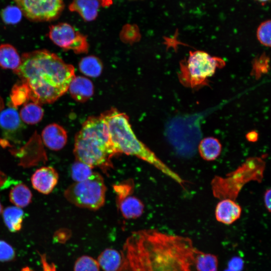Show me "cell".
Listing matches in <instances>:
<instances>
[{"label": "cell", "instance_id": "cell-1", "mask_svg": "<svg viewBox=\"0 0 271 271\" xmlns=\"http://www.w3.org/2000/svg\"><path fill=\"white\" fill-rule=\"evenodd\" d=\"M197 250L187 237L152 229L136 231L123 243L116 271H194Z\"/></svg>", "mask_w": 271, "mask_h": 271}, {"label": "cell", "instance_id": "cell-2", "mask_svg": "<svg viewBox=\"0 0 271 271\" xmlns=\"http://www.w3.org/2000/svg\"><path fill=\"white\" fill-rule=\"evenodd\" d=\"M14 72L29 92V98L40 104L52 103L68 89L75 76L74 67L47 50L24 53Z\"/></svg>", "mask_w": 271, "mask_h": 271}, {"label": "cell", "instance_id": "cell-3", "mask_svg": "<svg viewBox=\"0 0 271 271\" xmlns=\"http://www.w3.org/2000/svg\"><path fill=\"white\" fill-rule=\"evenodd\" d=\"M73 152L76 160L92 168L105 171L112 167L111 159L117 154L101 115L90 116L83 122L75 135Z\"/></svg>", "mask_w": 271, "mask_h": 271}, {"label": "cell", "instance_id": "cell-4", "mask_svg": "<svg viewBox=\"0 0 271 271\" xmlns=\"http://www.w3.org/2000/svg\"><path fill=\"white\" fill-rule=\"evenodd\" d=\"M101 115L107 124L111 141L117 154L135 156L154 166L180 184L184 183L177 174L137 137L125 113L112 108Z\"/></svg>", "mask_w": 271, "mask_h": 271}, {"label": "cell", "instance_id": "cell-5", "mask_svg": "<svg viewBox=\"0 0 271 271\" xmlns=\"http://www.w3.org/2000/svg\"><path fill=\"white\" fill-rule=\"evenodd\" d=\"M265 168L263 156L247 159L225 177L215 176L211 182L213 196L220 200H236L243 187L250 181L261 182Z\"/></svg>", "mask_w": 271, "mask_h": 271}, {"label": "cell", "instance_id": "cell-6", "mask_svg": "<svg viewBox=\"0 0 271 271\" xmlns=\"http://www.w3.org/2000/svg\"><path fill=\"white\" fill-rule=\"evenodd\" d=\"M106 191L103 178L99 173L93 172L87 179L69 186L64 196L77 207L96 210L103 206Z\"/></svg>", "mask_w": 271, "mask_h": 271}, {"label": "cell", "instance_id": "cell-7", "mask_svg": "<svg viewBox=\"0 0 271 271\" xmlns=\"http://www.w3.org/2000/svg\"><path fill=\"white\" fill-rule=\"evenodd\" d=\"M223 63L221 59L204 51L191 52L182 69L183 78L192 86L198 85L211 76Z\"/></svg>", "mask_w": 271, "mask_h": 271}, {"label": "cell", "instance_id": "cell-8", "mask_svg": "<svg viewBox=\"0 0 271 271\" xmlns=\"http://www.w3.org/2000/svg\"><path fill=\"white\" fill-rule=\"evenodd\" d=\"M23 15L34 22L56 20L64 9V0H14Z\"/></svg>", "mask_w": 271, "mask_h": 271}, {"label": "cell", "instance_id": "cell-9", "mask_svg": "<svg viewBox=\"0 0 271 271\" xmlns=\"http://www.w3.org/2000/svg\"><path fill=\"white\" fill-rule=\"evenodd\" d=\"M48 36L56 45L75 53H86L88 49L86 37L67 23H60L49 27Z\"/></svg>", "mask_w": 271, "mask_h": 271}, {"label": "cell", "instance_id": "cell-10", "mask_svg": "<svg viewBox=\"0 0 271 271\" xmlns=\"http://www.w3.org/2000/svg\"><path fill=\"white\" fill-rule=\"evenodd\" d=\"M133 188V184L131 180L113 186L118 210L122 216L127 219L140 217L144 210L142 202L132 195Z\"/></svg>", "mask_w": 271, "mask_h": 271}, {"label": "cell", "instance_id": "cell-11", "mask_svg": "<svg viewBox=\"0 0 271 271\" xmlns=\"http://www.w3.org/2000/svg\"><path fill=\"white\" fill-rule=\"evenodd\" d=\"M24 126L16 108L10 106L0 111V128L6 139L15 142H19Z\"/></svg>", "mask_w": 271, "mask_h": 271}, {"label": "cell", "instance_id": "cell-12", "mask_svg": "<svg viewBox=\"0 0 271 271\" xmlns=\"http://www.w3.org/2000/svg\"><path fill=\"white\" fill-rule=\"evenodd\" d=\"M59 180V175L54 168L42 167L36 170L31 181L34 189L39 192L48 195L51 193Z\"/></svg>", "mask_w": 271, "mask_h": 271}, {"label": "cell", "instance_id": "cell-13", "mask_svg": "<svg viewBox=\"0 0 271 271\" xmlns=\"http://www.w3.org/2000/svg\"><path fill=\"white\" fill-rule=\"evenodd\" d=\"M112 3V0H73L68 9L78 13L84 21L91 22L96 19L101 7H109Z\"/></svg>", "mask_w": 271, "mask_h": 271}, {"label": "cell", "instance_id": "cell-14", "mask_svg": "<svg viewBox=\"0 0 271 271\" xmlns=\"http://www.w3.org/2000/svg\"><path fill=\"white\" fill-rule=\"evenodd\" d=\"M42 138L48 148L57 151L65 147L68 137L66 130L62 126L53 123L47 125L43 129Z\"/></svg>", "mask_w": 271, "mask_h": 271}, {"label": "cell", "instance_id": "cell-15", "mask_svg": "<svg viewBox=\"0 0 271 271\" xmlns=\"http://www.w3.org/2000/svg\"><path fill=\"white\" fill-rule=\"evenodd\" d=\"M242 212L241 206L235 200L221 199L216 205L215 216L216 220L225 225H230L237 220Z\"/></svg>", "mask_w": 271, "mask_h": 271}, {"label": "cell", "instance_id": "cell-16", "mask_svg": "<svg viewBox=\"0 0 271 271\" xmlns=\"http://www.w3.org/2000/svg\"><path fill=\"white\" fill-rule=\"evenodd\" d=\"M68 90L72 97L80 102L89 99L93 94L94 87L89 79L78 76H75L71 81Z\"/></svg>", "mask_w": 271, "mask_h": 271}, {"label": "cell", "instance_id": "cell-17", "mask_svg": "<svg viewBox=\"0 0 271 271\" xmlns=\"http://www.w3.org/2000/svg\"><path fill=\"white\" fill-rule=\"evenodd\" d=\"M222 145L217 138L209 137L202 139L198 146V151L201 157L207 161L216 160L220 155Z\"/></svg>", "mask_w": 271, "mask_h": 271}, {"label": "cell", "instance_id": "cell-18", "mask_svg": "<svg viewBox=\"0 0 271 271\" xmlns=\"http://www.w3.org/2000/svg\"><path fill=\"white\" fill-rule=\"evenodd\" d=\"M21 57L16 49L9 44L0 45V67L5 69H17L20 65Z\"/></svg>", "mask_w": 271, "mask_h": 271}, {"label": "cell", "instance_id": "cell-19", "mask_svg": "<svg viewBox=\"0 0 271 271\" xmlns=\"http://www.w3.org/2000/svg\"><path fill=\"white\" fill-rule=\"evenodd\" d=\"M24 212L20 207L9 206L3 211L4 223L12 232L19 231L22 227Z\"/></svg>", "mask_w": 271, "mask_h": 271}, {"label": "cell", "instance_id": "cell-20", "mask_svg": "<svg viewBox=\"0 0 271 271\" xmlns=\"http://www.w3.org/2000/svg\"><path fill=\"white\" fill-rule=\"evenodd\" d=\"M104 271H116L121 262L120 253L112 248H106L101 252L97 260Z\"/></svg>", "mask_w": 271, "mask_h": 271}, {"label": "cell", "instance_id": "cell-21", "mask_svg": "<svg viewBox=\"0 0 271 271\" xmlns=\"http://www.w3.org/2000/svg\"><path fill=\"white\" fill-rule=\"evenodd\" d=\"M10 201L16 206L24 208L32 201V193L24 183H19L14 186L9 194Z\"/></svg>", "mask_w": 271, "mask_h": 271}, {"label": "cell", "instance_id": "cell-22", "mask_svg": "<svg viewBox=\"0 0 271 271\" xmlns=\"http://www.w3.org/2000/svg\"><path fill=\"white\" fill-rule=\"evenodd\" d=\"M23 122L28 124H35L43 118L44 110L41 104L33 102L24 104L19 113Z\"/></svg>", "mask_w": 271, "mask_h": 271}, {"label": "cell", "instance_id": "cell-23", "mask_svg": "<svg viewBox=\"0 0 271 271\" xmlns=\"http://www.w3.org/2000/svg\"><path fill=\"white\" fill-rule=\"evenodd\" d=\"M194 264L196 271H218V259L214 254L205 253L197 249Z\"/></svg>", "mask_w": 271, "mask_h": 271}, {"label": "cell", "instance_id": "cell-24", "mask_svg": "<svg viewBox=\"0 0 271 271\" xmlns=\"http://www.w3.org/2000/svg\"><path fill=\"white\" fill-rule=\"evenodd\" d=\"M80 72L91 77L99 76L102 70L100 60L95 56H88L83 58L79 63Z\"/></svg>", "mask_w": 271, "mask_h": 271}, {"label": "cell", "instance_id": "cell-25", "mask_svg": "<svg viewBox=\"0 0 271 271\" xmlns=\"http://www.w3.org/2000/svg\"><path fill=\"white\" fill-rule=\"evenodd\" d=\"M10 98L12 106L15 108L26 103L30 100L27 87L21 82L16 84L12 89Z\"/></svg>", "mask_w": 271, "mask_h": 271}, {"label": "cell", "instance_id": "cell-26", "mask_svg": "<svg viewBox=\"0 0 271 271\" xmlns=\"http://www.w3.org/2000/svg\"><path fill=\"white\" fill-rule=\"evenodd\" d=\"M93 168L87 164L76 160L71 167V176L75 182L84 181L93 173Z\"/></svg>", "mask_w": 271, "mask_h": 271}, {"label": "cell", "instance_id": "cell-27", "mask_svg": "<svg viewBox=\"0 0 271 271\" xmlns=\"http://www.w3.org/2000/svg\"><path fill=\"white\" fill-rule=\"evenodd\" d=\"M23 13L17 6H8L3 9L1 17L3 21L8 25H15L20 22Z\"/></svg>", "mask_w": 271, "mask_h": 271}, {"label": "cell", "instance_id": "cell-28", "mask_svg": "<svg viewBox=\"0 0 271 271\" xmlns=\"http://www.w3.org/2000/svg\"><path fill=\"white\" fill-rule=\"evenodd\" d=\"M97 260L88 255H82L75 261L74 271H99Z\"/></svg>", "mask_w": 271, "mask_h": 271}, {"label": "cell", "instance_id": "cell-29", "mask_svg": "<svg viewBox=\"0 0 271 271\" xmlns=\"http://www.w3.org/2000/svg\"><path fill=\"white\" fill-rule=\"evenodd\" d=\"M270 20L262 22L256 31L257 38L260 43L265 46H270Z\"/></svg>", "mask_w": 271, "mask_h": 271}, {"label": "cell", "instance_id": "cell-30", "mask_svg": "<svg viewBox=\"0 0 271 271\" xmlns=\"http://www.w3.org/2000/svg\"><path fill=\"white\" fill-rule=\"evenodd\" d=\"M15 257V251L13 247L4 240H0V261H9Z\"/></svg>", "mask_w": 271, "mask_h": 271}, {"label": "cell", "instance_id": "cell-31", "mask_svg": "<svg viewBox=\"0 0 271 271\" xmlns=\"http://www.w3.org/2000/svg\"><path fill=\"white\" fill-rule=\"evenodd\" d=\"M244 266V261L241 257L234 256L228 261L227 269L225 271H242Z\"/></svg>", "mask_w": 271, "mask_h": 271}, {"label": "cell", "instance_id": "cell-32", "mask_svg": "<svg viewBox=\"0 0 271 271\" xmlns=\"http://www.w3.org/2000/svg\"><path fill=\"white\" fill-rule=\"evenodd\" d=\"M43 271H56V268L53 263H49L47 261L45 255H41ZM22 271H34L30 267L27 266L22 268Z\"/></svg>", "mask_w": 271, "mask_h": 271}, {"label": "cell", "instance_id": "cell-33", "mask_svg": "<svg viewBox=\"0 0 271 271\" xmlns=\"http://www.w3.org/2000/svg\"><path fill=\"white\" fill-rule=\"evenodd\" d=\"M270 199L271 190L270 189L266 190L263 196V202L266 210L269 212L270 211Z\"/></svg>", "mask_w": 271, "mask_h": 271}, {"label": "cell", "instance_id": "cell-34", "mask_svg": "<svg viewBox=\"0 0 271 271\" xmlns=\"http://www.w3.org/2000/svg\"><path fill=\"white\" fill-rule=\"evenodd\" d=\"M246 138L248 141L254 142L257 140L258 134L254 131H251L246 134Z\"/></svg>", "mask_w": 271, "mask_h": 271}, {"label": "cell", "instance_id": "cell-35", "mask_svg": "<svg viewBox=\"0 0 271 271\" xmlns=\"http://www.w3.org/2000/svg\"><path fill=\"white\" fill-rule=\"evenodd\" d=\"M4 108V102L2 97L0 96V111Z\"/></svg>", "mask_w": 271, "mask_h": 271}, {"label": "cell", "instance_id": "cell-36", "mask_svg": "<svg viewBox=\"0 0 271 271\" xmlns=\"http://www.w3.org/2000/svg\"><path fill=\"white\" fill-rule=\"evenodd\" d=\"M256 1L258 2V3H259L262 6L264 5L267 2L270 1V0H256Z\"/></svg>", "mask_w": 271, "mask_h": 271}, {"label": "cell", "instance_id": "cell-37", "mask_svg": "<svg viewBox=\"0 0 271 271\" xmlns=\"http://www.w3.org/2000/svg\"><path fill=\"white\" fill-rule=\"evenodd\" d=\"M2 212H3V207L0 202V214L2 213Z\"/></svg>", "mask_w": 271, "mask_h": 271}, {"label": "cell", "instance_id": "cell-38", "mask_svg": "<svg viewBox=\"0 0 271 271\" xmlns=\"http://www.w3.org/2000/svg\"><path fill=\"white\" fill-rule=\"evenodd\" d=\"M128 1H142V0H128Z\"/></svg>", "mask_w": 271, "mask_h": 271}]
</instances>
